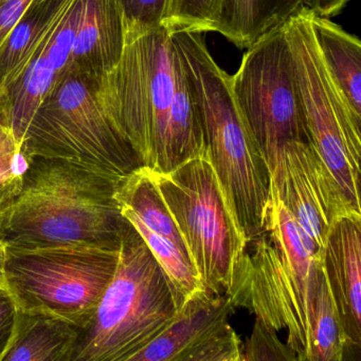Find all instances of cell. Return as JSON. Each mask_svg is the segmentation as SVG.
Returning a JSON list of instances; mask_svg holds the SVG:
<instances>
[{"mask_svg": "<svg viewBox=\"0 0 361 361\" xmlns=\"http://www.w3.org/2000/svg\"><path fill=\"white\" fill-rule=\"evenodd\" d=\"M120 183L57 159L34 157L14 202L0 214L6 247H120L129 222L116 200Z\"/></svg>", "mask_w": 361, "mask_h": 361, "instance_id": "cell-1", "label": "cell"}, {"mask_svg": "<svg viewBox=\"0 0 361 361\" xmlns=\"http://www.w3.org/2000/svg\"><path fill=\"white\" fill-rule=\"evenodd\" d=\"M171 34L194 92L209 159L248 243L266 233L271 175L237 107L231 75L210 54L206 34Z\"/></svg>", "mask_w": 361, "mask_h": 361, "instance_id": "cell-2", "label": "cell"}, {"mask_svg": "<svg viewBox=\"0 0 361 361\" xmlns=\"http://www.w3.org/2000/svg\"><path fill=\"white\" fill-rule=\"evenodd\" d=\"M165 27L126 42L118 65L97 82V97L114 128L143 166L174 171L171 118L186 82L184 66Z\"/></svg>", "mask_w": 361, "mask_h": 361, "instance_id": "cell-3", "label": "cell"}, {"mask_svg": "<svg viewBox=\"0 0 361 361\" xmlns=\"http://www.w3.org/2000/svg\"><path fill=\"white\" fill-rule=\"evenodd\" d=\"M179 312L162 269L129 222L114 278L90 322L78 329L65 361L129 360L171 326Z\"/></svg>", "mask_w": 361, "mask_h": 361, "instance_id": "cell-4", "label": "cell"}, {"mask_svg": "<svg viewBox=\"0 0 361 361\" xmlns=\"http://www.w3.org/2000/svg\"><path fill=\"white\" fill-rule=\"evenodd\" d=\"M100 78L68 68L34 114L25 140L34 157L66 161L121 183L143 164L102 108Z\"/></svg>", "mask_w": 361, "mask_h": 361, "instance_id": "cell-5", "label": "cell"}, {"mask_svg": "<svg viewBox=\"0 0 361 361\" xmlns=\"http://www.w3.org/2000/svg\"><path fill=\"white\" fill-rule=\"evenodd\" d=\"M120 247H6L4 286L18 312L87 326L118 267Z\"/></svg>", "mask_w": 361, "mask_h": 361, "instance_id": "cell-6", "label": "cell"}, {"mask_svg": "<svg viewBox=\"0 0 361 361\" xmlns=\"http://www.w3.org/2000/svg\"><path fill=\"white\" fill-rule=\"evenodd\" d=\"M154 177L206 290L228 296L248 241L209 159L197 157Z\"/></svg>", "mask_w": 361, "mask_h": 361, "instance_id": "cell-7", "label": "cell"}, {"mask_svg": "<svg viewBox=\"0 0 361 361\" xmlns=\"http://www.w3.org/2000/svg\"><path fill=\"white\" fill-rule=\"evenodd\" d=\"M309 144L321 157L350 205L361 214V120L322 57L302 8L284 23Z\"/></svg>", "mask_w": 361, "mask_h": 361, "instance_id": "cell-8", "label": "cell"}, {"mask_svg": "<svg viewBox=\"0 0 361 361\" xmlns=\"http://www.w3.org/2000/svg\"><path fill=\"white\" fill-rule=\"evenodd\" d=\"M231 82L237 107L271 175L286 144H309L284 23L247 49Z\"/></svg>", "mask_w": 361, "mask_h": 361, "instance_id": "cell-9", "label": "cell"}, {"mask_svg": "<svg viewBox=\"0 0 361 361\" xmlns=\"http://www.w3.org/2000/svg\"><path fill=\"white\" fill-rule=\"evenodd\" d=\"M271 193L283 203L321 255L337 220L361 216L350 205L315 148L305 142L284 146L271 173Z\"/></svg>", "mask_w": 361, "mask_h": 361, "instance_id": "cell-10", "label": "cell"}, {"mask_svg": "<svg viewBox=\"0 0 361 361\" xmlns=\"http://www.w3.org/2000/svg\"><path fill=\"white\" fill-rule=\"evenodd\" d=\"M82 8L83 0H71L23 71L1 89L17 141L25 140L34 114L69 67Z\"/></svg>", "mask_w": 361, "mask_h": 361, "instance_id": "cell-11", "label": "cell"}, {"mask_svg": "<svg viewBox=\"0 0 361 361\" xmlns=\"http://www.w3.org/2000/svg\"><path fill=\"white\" fill-rule=\"evenodd\" d=\"M321 267L345 336L361 345V216L337 220L326 238Z\"/></svg>", "mask_w": 361, "mask_h": 361, "instance_id": "cell-12", "label": "cell"}, {"mask_svg": "<svg viewBox=\"0 0 361 361\" xmlns=\"http://www.w3.org/2000/svg\"><path fill=\"white\" fill-rule=\"evenodd\" d=\"M266 235L281 257L301 311L313 330L322 275L321 252L273 193L267 212Z\"/></svg>", "mask_w": 361, "mask_h": 361, "instance_id": "cell-13", "label": "cell"}, {"mask_svg": "<svg viewBox=\"0 0 361 361\" xmlns=\"http://www.w3.org/2000/svg\"><path fill=\"white\" fill-rule=\"evenodd\" d=\"M125 44L124 23L114 0H83L68 68L102 78L118 65Z\"/></svg>", "mask_w": 361, "mask_h": 361, "instance_id": "cell-14", "label": "cell"}, {"mask_svg": "<svg viewBox=\"0 0 361 361\" xmlns=\"http://www.w3.org/2000/svg\"><path fill=\"white\" fill-rule=\"evenodd\" d=\"M235 312L226 296L206 292L187 303L171 326L125 361H175L191 345L229 326Z\"/></svg>", "mask_w": 361, "mask_h": 361, "instance_id": "cell-15", "label": "cell"}, {"mask_svg": "<svg viewBox=\"0 0 361 361\" xmlns=\"http://www.w3.org/2000/svg\"><path fill=\"white\" fill-rule=\"evenodd\" d=\"M71 0H34L0 47V89L25 69Z\"/></svg>", "mask_w": 361, "mask_h": 361, "instance_id": "cell-16", "label": "cell"}, {"mask_svg": "<svg viewBox=\"0 0 361 361\" xmlns=\"http://www.w3.org/2000/svg\"><path fill=\"white\" fill-rule=\"evenodd\" d=\"M311 12V11H309ZM314 36L322 57L352 110L361 120V42L331 19L311 12Z\"/></svg>", "mask_w": 361, "mask_h": 361, "instance_id": "cell-17", "label": "cell"}, {"mask_svg": "<svg viewBox=\"0 0 361 361\" xmlns=\"http://www.w3.org/2000/svg\"><path fill=\"white\" fill-rule=\"evenodd\" d=\"M78 329L18 312L14 334L0 361H65Z\"/></svg>", "mask_w": 361, "mask_h": 361, "instance_id": "cell-18", "label": "cell"}, {"mask_svg": "<svg viewBox=\"0 0 361 361\" xmlns=\"http://www.w3.org/2000/svg\"><path fill=\"white\" fill-rule=\"evenodd\" d=\"M305 0H227L218 33L248 49L304 8Z\"/></svg>", "mask_w": 361, "mask_h": 361, "instance_id": "cell-19", "label": "cell"}, {"mask_svg": "<svg viewBox=\"0 0 361 361\" xmlns=\"http://www.w3.org/2000/svg\"><path fill=\"white\" fill-rule=\"evenodd\" d=\"M116 200L119 206L131 209L150 231L171 240L189 256L186 244L163 201L152 169L140 167L121 182L117 188Z\"/></svg>", "mask_w": 361, "mask_h": 361, "instance_id": "cell-20", "label": "cell"}, {"mask_svg": "<svg viewBox=\"0 0 361 361\" xmlns=\"http://www.w3.org/2000/svg\"><path fill=\"white\" fill-rule=\"evenodd\" d=\"M120 207L121 214L141 235L154 258L162 269L175 297L178 310L207 292L190 257L171 240L150 231L139 218L126 207Z\"/></svg>", "mask_w": 361, "mask_h": 361, "instance_id": "cell-21", "label": "cell"}, {"mask_svg": "<svg viewBox=\"0 0 361 361\" xmlns=\"http://www.w3.org/2000/svg\"><path fill=\"white\" fill-rule=\"evenodd\" d=\"M34 156L13 133L6 95L0 89V214L16 200Z\"/></svg>", "mask_w": 361, "mask_h": 361, "instance_id": "cell-22", "label": "cell"}, {"mask_svg": "<svg viewBox=\"0 0 361 361\" xmlns=\"http://www.w3.org/2000/svg\"><path fill=\"white\" fill-rule=\"evenodd\" d=\"M347 339L322 271L316 298L311 347L305 361H341Z\"/></svg>", "mask_w": 361, "mask_h": 361, "instance_id": "cell-23", "label": "cell"}, {"mask_svg": "<svg viewBox=\"0 0 361 361\" xmlns=\"http://www.w3.org/2000/svg\"><path fill=\"white\" fill-rule=\"evenodd\" d=\"M227 0H170L163 27L170 32H218Z\"/></svg>", "mask_w": 361, "mask_h": 361, "instance_id": "cell-24", "label": "cell"}, {"mask_svg": "<svg viewBox=\"0 0 361 361\" xmlns=\"http://www.w3.org/2000/svg\"><path fill=\"white\" fill-rule=\"evenodd\" d=\"M124 23L126 42L162 27L170 0H114Z\"/></svg>", "mask_w": 361, "mask_h": 361, "instance_id": "cell-25", "label": "cell"}, {"mask_svg": "<svg viewBox=\"0 0 361 361\" xmlns=\"http://www.w3.org/2000/svg\"><path fill=\"white\" fill-rule=\"evenodd\" d=\"M243 354L245 361H299L276 331L256 320L243 345Z\"/></svg>", "mask_w": 361, "mask_h": 361, "instance_id": "cell-26", "label": "cell"}, {"mask_svg": "<svg viewBox=\"0 0 361 361\" xmlns=\"http://www.w3.org/2000/svg\"><path fill=\"white\" fill-rule=\"evenodd\" d=\"M239 345L241 338L229 324L220 332L191 345L175 361H215Z\"/></svg>", "mask_w": 361, "mask_h": 361, "instance_id": "cell-27", "label": "cell"}, {"mask_svg": "<svg viewBox=\"0 0 361 361\" xmlns=\"http://www.w3.org/2000/svg\"><path fill=\"white\" fill-rule=\"evenodd\" d=\"M18 309L6 288H0V360L6 352L16 326Z\"/></svg>", "mask_w": 361, "mask_h": 361, "instance_id": "cell-28", "label": "cell"}, {"mask_svg": "<svg viewBox=\"0 0 361 361\" xmlns=\"http://www.w3.org/2000/svg\"><path fill=\"white\" fill-rule=\"evenodd\" d=\"M34 0H0V47Z\"/></svg>", "mask_w": 361, "mask_h": 361, "instance_id": "cell-29", "label": "cell"}, {"mask_svg": "<svg viewBox=\"0 0 361 361\" xmlns=\"http://www.w3.org/2000/svg\"><path fill=\"white\" fill-rule=\"evenodd\" d=\"M350 0H305L304 6L316 16L331 19L343 12Z\"/></svg>", "mask_w": 361, "mask_h": 361, "instance_id": "cell-30", "label": "cell"}, {"mask_svg": "<svg viewBox=\"0 0 361 361\" xmlns=\"http://www.w3.org/2000/svg\"><path fill=\"white\" fill-rule=\"evenodd\" d=\"M341 361H361V345L347 339L343 347Z\"/></svg>", "mask_w": 361, "mask_h": 361, "instance_id": "cell-31", "label": "cell"}, {"mask_svg": "<svg viewBox=\"0 0 361 361\" xmlns=\"http://www.w3.org/2000/svg\"><path fill=\"white\" fill-rule=\"evenodd\" d=\"M215 361H245L243 354V345L235 348V349L231 350L230 352L225 354L224 356Z\"/></svg>", "mask_w": 361, "mask_h": 361, "instance_id": "cell-32", "label": "cell"}, {"mask_svg": "<svg viewBox=\"0 0 361 361\" xmlns=\"http://www.w3.org/2000/svg\"><path fill=\"white\" fill-rule=\"evenodd\" d=\"M4 260H6V246L0 241V288L4 286Z\"/></svg>", "mask_w": 361, "mask_h": 361, "instance_id": "cell-33", "label": "cell"}]
</instances>
